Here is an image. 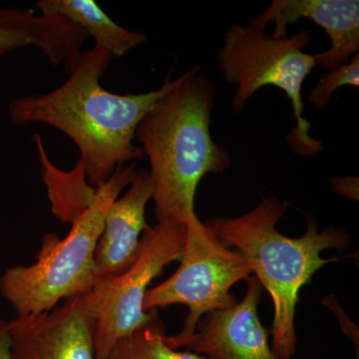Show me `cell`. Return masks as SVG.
I'll return each mask as SVG.
<instances>
[{
	"label": "cell",
	"instance_id": "obj_1",
	"mask_svg": "<svg viewBox=\"0 0 359 359\" xmlns=\"http://www.w3.org/2000/svg\"><path fill=\"white\" fill-rule=\"evenodd\" d=\"M111 56L102 49L83 51L68 78L58 88L20 97L9 103L18 125L45 124L69 137L80 152V162L92 186L99 188L118 167L145 157L135 145L137 128L162 97L179 83L168 80L147 93L119 95L101 86Z\"/></svg>",
	"mask_w": 359,
	"mask_h": 359
},
{
	"label": "cell",
	"instance_id": "obj_2",
	"mask_svg": "<svg viewBox=\"0 0 359 359\" xmlns=\"http://www.w3.org/2000/svg\"><path fill=\"white\" fill-rule=\"evenodd\" d=\"M216 88L199 67L181 75L143 118L135 139L150 162L158 221L185 224L197 217L195 198L205 175L224 173L228 151L212 140L210 124Z\"/></svg>",
	"mask_w": 359,
	"mask_h": 359
},
{
	"label": "cell",
	"instance_id": "obj_3",
	"mask_svg": "<svg viewBox=\"0 0 359 359\" xmlns=\"http://www.w3.org/2000/svg\"><path fill=\"white\" fill-rule=\"evenodd\" d=\"M285 211V203L269 197L238 218L212 219L205 224L224 245L237 249L271 295L275 311L271 348L278 358L292 359L297 349L294 318L299 292L316 271L339 259H323L321 252L344 249L351 238L341 229L318 231L311 216H306L302 237H287L276 229Z\"/></svg>",
	"mask_w": 359,
	"mask_h": 359
},
{
	"label": "cell",
	"instance_id": "obj_4",
	"mask_svg": "<svg viewBox=\"0 0 359 359\" xmlns=\"http://www.w3.org/2000/svg\"><path fill=\"white\" fill-rule=\"evenodd\" d=\"M138 172L135 163L118 167L99 187L93 204L71 224L66 237L47 233L35 263L4 271L0 276V294L18 316L50 311L62 299L81 297L95 287L100 280L96 248L106 214Z\"/></svg>",
	"mask_w": 359,
	"mask_h": 359
},
{
	"label": "cell",
	"instance_id": "obj_5",
	"mask_svg": "<svg viewBox=\"0 0 359 359\" xmlns=\"http://www.w3.org/2000/svg\"><path fill=\"white\" fill-rule=\"evenodd\" d=\"M311 42L309 30L276 39L266 34V28L250 21L248 25L231 26L218 52L219 71L229 83L237 86L233 112L244 109L250 97L264 86L271 85L285 92L297 120L287 141L302 156L323 150V143L309 135L311 124L304 118L302 84L316 68L314 54L304 51Z\"/></svg>",
	"mask_w": 359,
	"mask_h": 359
},
{
	"label": "cell",
	"instance_id": "obj_6",
	"mask_svg": "<svg viewBox=\"0 0 359 359\" xmlns=\"http://www.w3.org/2000/svg\"><path fill=\"white\" fill-rule=\"evenodd\" d=\"M184 224L185 248L179 269L164 283L148 290L143 302L146 313L171 304L188 306L181 332L166 335L168 346L175 349L184 348L203 316L235 306L238 302L231 287L252 275L245 257L224 245L198 216Z\"/></svg>",
	"mask_w": 359,
	"mask_h": 359
},
{
	"label": "cell",
	"instance_id": "obj_7",
	"mask_svg": "<svg viewBox=\"0 0 359 359\" xmlns=\"http://www.w3.org/2000/svg\"><path fill=\"white\" fill-rule=\"evenodd\" d=\"M185 224L161 219L142 236L134 263L120 275L101 278L82 304L94 323L96 359H105L118 340L143 327L158 316L146 313L144 299L149 285L165 268L180 261L185 248Z\"/></svg>",
	"mask_w": 359,
	"mask_h": 359
},
{
	"label": "cell",
	"instance_id": "obj_8",
	"mask_svg": "<svg viewBox=\"0 0 359 359\" xmlns=\"http://www.w3.org/2000/svg\"><path fill=\"white\" fill-rule=\"evenodd\" d=\"M13 359H96L93 320L80 297L9 321Z\"/></svg>",
	"mask_w": 359,
	"mask_h": 359
},
{
	"label": "cell",
	"instance_id": "obj_9",
	"mask_svg": "<svg viewBox=\"0 0 359 359\" xmlns=\"http://www.w3.org/2000/svg\"><path fill=\"white\" fill-rule=\"evenodd\" d=\"M262 295L261 283L250 276L244 299L231 308L208 313L184 348L205 359H280L259 320Z\"/></svg>",
	"mask_w": 359,
	"mask_h": 359
},
{
	"label": "cell",
	"instance_id": "obj_10",
	"mask_svg": "<svg viewBox=\"0 0 359 359\" xmlns=\"http://www.w3.org/2000/svg\"><path fill=\"white\" fill-rule=\"evenodd\" d=\"M301 18L313 20L330 37L332 46L314 54L316 68L332 70L349 62L359 50V2L358 0H276L252 20L266 28L275 23L271 36H287V25Z\"/></svg>",
	"mask_w": 359,
	"mask_h": 359
},
{
	"label": "cell",
	"instance_id": "obj_11",
	"mask_svg": "<svg viewBox=\"0 0 359 359\" xmlns=\"http://www.w3.org/2000/svg\"><path fill=\"white\" fill-rule=\"evenodd\" d=\"M153 191L150 174L142 170L128 191L110 205L95 252L100 278L120 275L134 263L142 236L150 226L145 215Z\"/></svg>",
	"mask_w": 359,
	"mask_h": 359
},
{
	"label": "cell",
	"instance_id": "obj_12",
	"mask_svg": "<svg viewBox=\"0 0 359 359\" xmlns=\"http://www.w3.org/2000/svg\"><path fill=\"white\" fill-rule=\"evenodd\" d=\"M88 37L82 28L61 16L0 7V55L35 47L52 65H65L68 72L76 65Z\"/></svg>",
	"mask_w": 359,
	"mask_h": 359
},
{
	"label": "cell",
	"instance_id": "obj_13",
	"mask_svg": "<svg viewBox=\"0 0 359 359\" xmlns=\"http://www.w3.org/2000/svg\"><path fill=\"white\" fill-rule=\"evenodd\" d=\"M46 16H61L95 40V47L121 57L147 40L144 33L118 25L92 0H40L33 6Z\"/></svg>",
	"mask_w": 359,
	"mask_h": 359
},
{
	"label": "cell",
	"instance_id": "obj_14",
	"mask_svg": "<svg viewBox=\"0 0 359 359\" xmlns=\"http://www.w3.org/2000/svg\"><path fill=\"white\" fill-rule=\"evenodd\" d=\"M33 140L39 150L41 176L46 186L52 214L62 223L72 224L93 204L98 188L89 183L80 161L74 169L62 171L49 159L41 137L34 135Z\"/></svg>",
	"mask_w": 359,
	"mask_h": 359
},
{
	"label": "cell",
	"instance_id": "obj_15",
	"mask_svg": "<svg viewBox=\"0 0 359 359\" xmlns=\"http://www.w3.org/2000/svg\"><path fill=\"white\" fill-rule=\"evenodd\" d=\"M105 359H205L199 354L168 346L159 314L143 327L118 340Z\"/></svg>",
	"mask_w": 359,
	"mask_h": 359
},
{
	"label": "cell",
	"instance_id": "obj_16",
	"mask_svg": "<svg viewBox=\"0 0 359 359\" xmlns=\"http://www.w3.org/2000/svg\"><path fill=\"white\" fill-rule=\"evenodd\" d=\"M344 86H359V53L346 65L337 66L321 78L309 94V103L316 109H323L335 90Z\"/></svg>",
	"mask_w": 359,
	"mask_h": 359
},
{
	"label": "cell",
	"instance_id": "obj_17",
	"mask_svg": "<svg viewBox=\"0 0 359 359\" xmlns=\"http://www.w3.org/2000/svg\"><path fill=\"white\" fill-rule=\"evenodd\" d=\"M332 188L342 197L358 200V179L353 177L332 180Z\"/></svg>",
	"mask_w": 359,
	"mask_h": 359
},
{
	"label": "cell",
	"instance_id": "obj_18",
	"mask_svg": "<svg viewBox=\"0 0 359 359\" xmlns=\"http://www.w3.org/2000/svg\"><path fill=\"white\" fill-rule=\"evenodd\" d=\"M0 359H13L9 321L0 318Z\"/></svg>",
	"mask_w": 359,
	"mask_h": 359
}]
</instances>
